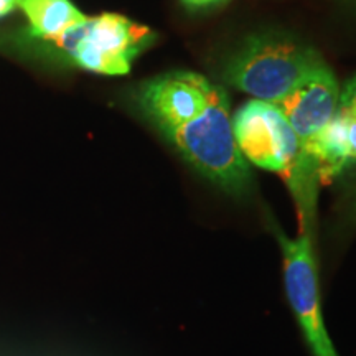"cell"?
I'll return each instance as SVG.
<instances>
[{
    "mask_svg": "<svg viewBox=\"0 0 356 356\" xmlns=\"http://www.w3.org/2000/svg\"><path fill=\"white\" fill-rule=\"evenodd\" d=\"M185 162L234 198L251 197L254 177L239 150L229 115V97L213 86L207 108L191 121L162 134Z\"/></svg>",
    "mask_w": 356,
    "mask_h": 356,
    "instance_id": "6da1fadb",
    "label": "cell"
},
{
    "mask_svg": "<svg viewBox=\"0 0 356 356\" xmlns=\"http://www.w3.org/2000/svg\"><path fill=\"white\" fill-rule=\"evenodd\" d=\"M327 65L315 48L280 32L248 37L222 66V78L254 99L277 104Z\"/></svg>",
    "mask_w": 356,
    "mask_h": 356,
    "instance_id": "7a4b0ae2",
    "label": "cell"
},
{
    "mask_svg": "<svg viewBox=\"0 0 356 356\" xmlns=\"http://www.w3.org/2000/svg\"><path fill=\"white\" fill-rule=\"evenodd\" d=\"M155 40L157 35L147 25L119 13H101L84 17L63 35L43 43L44 50L61 63L106 76H121L131 71L132 61Z\"/></svg>",
    "mask_w": 356,
    "mask_h": 356,
    "instance_id": "3957f363",
    "label": "cell"
},
{
    "mask_svg": "<svg viewBox=\"0 0 356 356\" xmlns=\"http://www.w3.org/2000/svg\"><path fill=\"white\" fill-rule=\"evenodd\" d=\"M274 236L282 251L284 286L289 305L300 325L310 353L314 356H338L323 320L315 231L300 229L297 238H291L275 226Z\"/></svg>",
    "mask_w": 356,
    "mask_h": 356,
    "instance_id": "277c9868",
    "label": "cell"
},
{
    "mask_svg": "<svg viewBox=\"0 0 356 356\" xmlns=\"http://www.w3.org/2000/svg\"><path fill=\"white\" fill-rule=\"evenodd\" d=\"M239 150L249 163L286 180L300 159V144L282 111L273 102L252 99L231 118Z\"/></svg>",
    "mask_w": 356,
    "mask_h": 356,
    "instance_id": "5b68a950",
    "label": "cell"
},
{
    "mask_svg": "<svg viewBox=\"0 0 356 356\" xmlns=\"http://www.w3.org/2000/svg\"><path fill=\"white\" fill-rule=\"evenodd\" d=\"M213 86L193 71H170L142 83L136 102L147 121L163 134L197 118L207 108Z\"/></svg>",
    "mask_w": 356,
    "mask_h": 356,
    "instance_id": "8992f818",
    "label": "cell"
},
{
    "mask_svg": "<svg viewBox=\"0 0 356 356\" xmlns=\"http://www.w3.org/2000/svg\"><path fill=\"white\" fill-rule=\"evenodd\" d=\"M340 92L335 74L325 65L275 104L296 132L300 149L332 121L340 106Z\"/></svg>",
    "mask_w": 356,
    "mask_h": 356,
    "instance_id": "52a82bcc",
    "label": "cell"
},
{
    "mask_svg": "<svg viewBox=\"0 0 356 356\" xmlns=\"http://www.w3.org/2000/svg\"><path fill=\"white\" fill-rule=\"evenodd\" d=\"M356 163V114L338 106L330 122L300 149L299 168L327 184Z\"/></svg>",
    "mask_w": 356,
    "mask_h": 356,
    "instance_id": "ba28073f",
    "label": "cell"
},
{
    "mask_svg": "<svg viewBox=\"0 0 356 356\" xmlns=\"http://www.w3.org/2000/svg\"><path fill=\"white\" fill-rule=\"evenodd\" d=\"M30 25L29 35L40 42H51L84 20V13L70 0H17Z\"/></svg>",
    "mask_w": 356,
    "mask_h": 356,
    "instance_id": "9c48e42d",
    "label": "cell"
},
{
    "mask_svg": "<svg viewBox=\"0 0 356 356\" xmlns=\"http://www.w3.org/2000/svg\"><path fill=\"white\" fill-rule=\"evenodd\" d=\"M340 106L356 114V74L345 84L343 91L340 92Z\"/></svg>",
    "mask_w": 356,
    "mask_h": 356,
    "instance_id": "30bf717a",
    "label": "cell"
},
{
    "mask_svg": "<svg viewBox=\"0 0 356 356\" xmlns=\"http://www.w3.org/2000/svg\"><path fill=\"white\" fill-rule=\"evenodd\" d=\"M345 222L346 225H355L356 222V184L351 186L348 198H346Z\"/></svg>",
    "mask_w": 356,
    "mask_h": 356,
    "instance_id": "8fae6325",
    "label": "cell"
},
{
    "mask_svg": "<svg viewBox=\"0 0 356 356\" xmlns=\"http://www.w3.org/2000/svg\"><path fill=\"white\" fill-rule=\"evenodd\" d=\"M181 2L190 8H207L216 6L220 2H225V0H181Z\"/></svg>",
    "mask_w": 356,
    "mask_h": 356,
    "instance_id": "7c38bea8",
    "label": "cell"
},
{
    "mask_svg": "<svg viewBox=\"0 0 356 356\" xmlns=\"http://www.w3.org/2000/svg\"><path fill=\"white\" fill-rule=\"evenodd\" d=\"M17 6V0H0V17L7 15L13 7Z\"/></svg>",
    "mask_w": 356,
    "mask_h": 356,
    "instance_id": "4fadbf2b",
    "label": "cell"
},
{
    "mask_svg": "<svg viewBox=\"0 0 356 356\" xmlns=\"http://www.w3.org/2000/svg\"><path fill=\"white\" fill-rule=\"evenodd\" d=\"M346 3H348V6H351V7H355L356 8V0H345Z\"/></svg>",
    "mask_w": 356,
    "mask_h": 356,
    "instance_id": "5bb4252c",
    "label": "cell"
}]
</instances>
